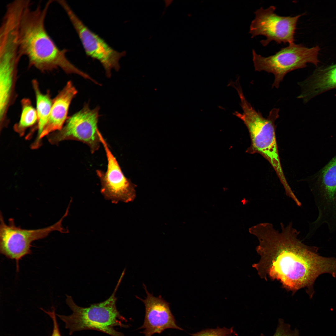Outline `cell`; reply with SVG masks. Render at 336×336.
Returning a JSON list of instances; mask_svg holds the SVG:
<instances>
[{
    "label": "cell",
    "instance_id": "cell-1",
    "mask_svg": "<svg viewBox=\"0 0 336 336\" xmlns=\"http://www.w3.org/2000/svg\"><path fill=\"white\" fill-rule=\"evenodd\" d=\"M280 226V231L268 222L249 228L258 240L256 250L260 256L253 267L261 278L277 280L288 290L306 288L312 298L314 282L320 275L329 273L336 278V258L320 256L318 247L303 243L292 222L287 226L281 223Z\"/></svg>",
    "mask_w": 336,
    "mask_h": 336
},
{
    "label": "cell",
    "instance_id": "cell-13",
    "mask_svg": "<svg viewBox=\"0 0 336 336\" xmlns=\"http://www.w3.org/2000/svg\"><path fill=\"white\" fill-rule=\"evenodd\" d=\"M301 92L297 98L307 103L323 93L336 89V63L317 68L306 80L298 83Z\"/></svg>",
    "mask_w": 336,
    "mask_h": 336
},
{
    "label": "cell",
    "instance_id": "cell-11",
    "mask_svg": "<svg viewBox=\"0 0 336 336\" xmlns=\"http://www.w3.org/2000/svg\"><path fill=\"white\" fill-rule=\"evenodd\" d=\"M318 216L336 219V155L321 170L312 187Z\"/></svg>",
    "mask_w": 336,
    "mask_h": 336
},
{
    "label": "cell",
    "instance_id": "cell-6",
    "mask_svg": "<svg viewBox=\"0 0 336 336\" xmlns=\"http://www.w3.org/2000/svg\"><path fill=\"white\" fill-rule=\"evenodd\" d=\"M68 212V210H66L58 221L50 226L39 229L27 230L16 226L12 218L9 219L8 224H7L0 212L1 254L7 258L15 260L17 269H18L19 260L26 255L31 253V244L33 241L46 238L54 231L62 233L68 232V229L63 227L62 222Z\"/></svg>",
    "mask_w": 336,
    "mask_h": 336
},
{
    "label": "cell",
    "instance_id": "cell-16",
    "mask_svg": "<svg viewBox=\"0 0 336 336\" xmlns=\"http://www.w3.org/2000/svg\"><path fill=\"white\" fill-rule=\"evenodd\" d=\"M21 113L20 120L13 127L15 131L23 136L28 128L37 124L38 118L36 109L28 98H24L21 101Z\"/></svg>",
    "mask_w": 336,
    "mask_h": 336
},
{
    "label": "cell",
    "instance_id": "cell-7",
    "mask_svg": "<svg viewBox=\"0 0 336 336\" xmlns=\"http://www.w3.org/2000/svg\"><path fill=\"white\" fill-rule=\"evenodd\" d=\"M57 3L67 14L86 54L101 63L108 77L110 76L112 69L118 71L120 68L119 60L126 55V52L115 50L103 39L91 30L78 17L65 1L58 0Z\"/></svg>",
    "mask_w": 336,
    "mask_h": 336
},
{
    "label": "cell",
    "instance_id": "cell-2",
    "mask_svg": "<svg viewBox=\"0 0 336 336\" xmlns=\"http://www.w3.org/2000/svg\"><path fill=\"white\" fill-rule=\"evenodd\" d=\"M54 0L35 8L30 2L25 8L20 21L19 36V52L27 58L28 67H34L42 72L60 69L67 74H77L85 78L91 77L79 70L67 58L68 50L61 49L46 29L45 21L49 9Z\"/></svg>",
    "mask_w": 336,
    "mask_h": 336
},
{
    "label": "cell",
    "instance_id": "cell-15",
    "mask_svg": "<svg viewBox=\"0 0 336 336\" xmlns=\"http://www.w3.org/2000/svg\"><path fill=\"white\" fill-rule=\"evenodd\" d=\"M31 82L35 96L38 120L37 125V137L31 147L33 149H36L40 145V137L48 120L52 105L53 100L51 98L49 91H48L45 93L42 92L37 80H32Z\"/></svg>",
    "mask_w": 336,
    "mask_h": 336
},
{
    "label": "cell",
    "instance_id": "cell-3",
    "mask_svg": "<svg viewBox=\"0 0 336 336\" xmlns=\"http://www.w3.org/2000/svg\"><path fill=\"white\" fill-rule=\"evenodd\" d=\"M238 95L243 113L236 111L233 114L243 121L248 129L251 142L249 151L259 153L265 158L276 171L285 192H290L292 189L282 169L276 138L274 123L279 117V109H273L268 116L264 117L249 103L243 92H239Z\"/></svg>",
    "mask_w": 336,
    "mask_h": 336
},
{
    "label": "cell",
    "instance_id": "cell-14",
    "mask_svg": "<svg viewBox=\"0 0 336 336\" xmlns=\"http://www.w3.org/2000/svg\"><path fill=\"white\" fill-rule=\"evenodd\" d=\"M77 91L72 82L68 81L64 87L53 99L52 105L49 118L40 138L61 129L68 117L70 105Z\"/></svg>",
    "mask_w": 336,
    "mask_h": 336
},
{
    "label": "cell",
    "instance_id": "cell-10",
    "mask_svg": "<svg viewBox=\"0 0 336 336\" xmlns=\"http://www.w3.org/2000/svg\"><path fill=\"white\" fill-rule=\"evenodd\" d=\"M100 143L105 151L108 164L106 171L97 170L96 173L101 184V192L105 199L117 203H128L136 197L135 186L124 175L108 145L99 132Z\"/></svg>",
    "mask_w": 336,
    "mask_h": 336
},
{
    "label": "cell",
    "instance_id": "cell-17",
    "mask_svg": "<svg viewBox=\"0 0 336 336\" xmlns=\"http://www.w3.org/2000/svg\"><path fill=\"white\" fill-rule=\"evenodd\" d=\"M192 336H236L237 333L233 327L228 328L219 327L215 329H203L195 333L191 334Z\"/></svg>",
    "mask_w": 336,
    "mask_h": 336
},
{
    "label": "cell",
    "instance_id": "cell-4",
    "mask_svg": "<svg viewBox=\"0 0 336 336\" xmlns=\"http://www.w3.org/2000/svg\"><path fill=\"white\" fill-rule=\"evenodd\" d=\"M124 273H122L112 294L105 301L91 304L87 307L79 306L74 302L71 296L67 295L66 302L72 311L70 315H57L65 324L71 335L76 331L94 330L101 331L111 336H124L117 331L114 327L127 328L128 326L122 322H127L121 315L116 306L117 300L116 292Z\"/></svg>",
    "mask_w": 336,
    "mask_h": 336
},
{
    "label": "cell",
    "instance_id": "cell-9",
    "mask_svg": "<svg viewBox=\"0 0 336 336\" xmlns=\"http://www.w3.org/2000/svg\"><path fill=\"white\" fill-rule=\"evenodd\" d=\"M276 8L271 6L267 9L261 7L257 10L250 25L249 33L252 38L259 35L266 37V39L260 41L264 46L272 41L278 44L294 43L297 21L304 14L293 17L281 16L275 13Z\"/></svg>",
    "mask_w": 336,
    "mask_h": 336
},
{
    "label": "cell",
    "instance_id": "cell-8",
    "mask_svg": "<svg viewBox=\"0 0 336 336\" xmlns=\"http://www.w3.org/2000/svg\"><path fill=\"white\" fill-rule=\"evenodd\" d=\"M99 110L98 107L91 109L85 104L82 109L68 118L61 129L48 135L49 142L56 144L65 140L79 141L87 145L94 153L101 143L98 128Z\"/></svg>",
    "mask_w": 336,
    "mask_h": 336
},
{
    "label": "cell",
    "instance_id": "cell-19",
    "mask_svg": "<svg viewBox=\"0 0 336 336\" xmlns=\"http://www.w3.org/2000/svg\"><path fill=\"white\" fill-rule=\"evenodd\" d=\"M42 310L48 314L51 317L53 321V329L52 334L50 336H61L56 319L55 309L53 308L51 311H47L44 310L43 309H42Z\"/></svg>",
    "mask_w": 336,
    "mask_h": 336
},
{
    "label": "cell",
    "instance_id": "cell-18",
    "mask_svg": "<svg viewBox=\"0 0 336 336\" xmlns=\"http://www.w3.org/2000/svg\"><path fill=\"white\" fill-rule=\"evenodd\" d=\"M299 330L296 328L292 330L290 324L285 322L282 318L278 319V324L275 331L272 336H300ZM260 336H265L261 333Z\"/></svg>",
    "mask_w": 336,
    "mask_h": 336
},
{
    "label": "cell",
    "instance_id": "cell-12",
    "mask_svg": "<svg viewBox=\"0 0 336 336\" xmlns=\"http://www.w3.org/2000/svg\"><path fill=\"white\" fill-rule=\"evenodd\" d=\"M143 287L146 298L144 300L136 296L144 303L145 308L144 323L139 328L144 329L141 333L145 336H152L155 334H160L168 329L183 330L177 325L169 303L161 296L156 297L149 293L144 284Z\"/></svg>",
    "mask_w": 336,
    "mask_h": 336
},
{
    "label": "cell",
    "instance_id": "cell-5",
    "mask_svg": "<svg viewBox=\"0 0 336 336\" xmlns=\"http://www.w3.org/2000/svg\"><path fill=\"white\" fill-rule=\"evenodd\" d=\"M320 48L318 46L308 48L294 43L282 48L273 55L263 57L252 50L255 70L272 73L275 79L272 87L278 88L285 76L296 69L304 68L307 63L317 66Z\"/></svg>",
    "mask_w": 336,
    "mask_h": 336
}]
</instances>
